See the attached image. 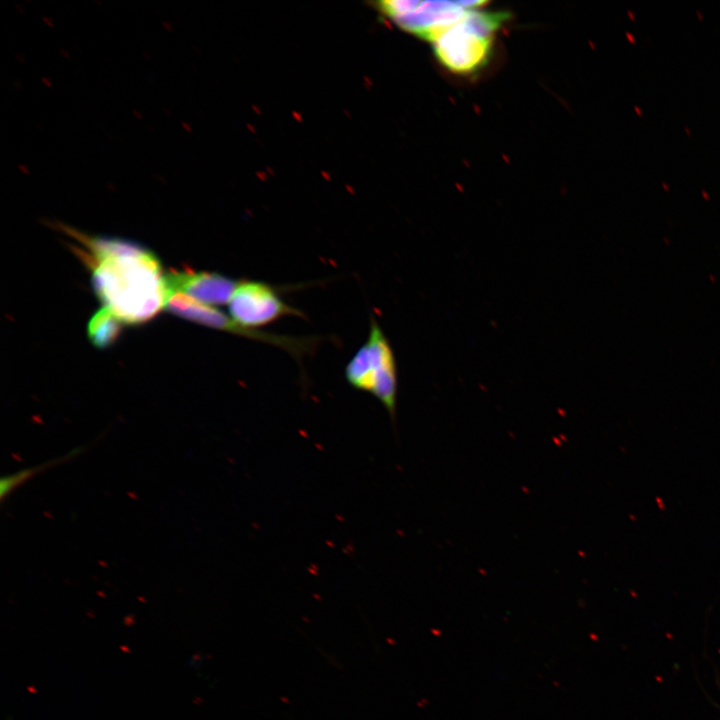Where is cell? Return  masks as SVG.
Returning <instances> with one entry per match:
<instances>
[{"instance_id":"cell-9","label":"cell","mask_w":720,"mask_h":720,"mask_svg":"<svg viewBox=\"0 0 720 720\" xmlns=\"http://www.w3.org/2000/svg\"><path fill=\"white\" fill-rule=\"evenodd\" d=\"M82 450H83V447L75 448L72 451H70L69 453H67L61 457L51 459L49 461H46V462L38 464V465H34L32 467L24 468L22 470L16 471L12 474H9V475L1 478V482H0V498H1V500L3 501L15 489H17L19 486H21L23 483H25L29 479L33 478L37 474H39L42 471H45L57 464H62L63 462L70 460L74 456H77L79 453H81Z\"/></svg>"},{"instance_id":"cell-2","label":"cell","mask_w":720,"mask_h":720,"mask_svg":"<svg viewBox=\"0 0 720 720\" xmlns=\"http://www.w3.org/2000/svg\"><path fill=\"white\" fill-rule=\"evenodd\" d=\"M505 18L504 13L470 11L431 41L437 58L455 73L479 70L488 60L493 33Z\"/></svg>"},{"instance_id":"cell-4","label":"cell","mask_w":720,"mask_h":720,"mask_svg":"<svg viewBox=\"0 0 720 720\" xmlns=\"http://www.w3.org/2000/svg\"><path fill=\"white\" fill-rule=\"evenodd\" d=\"M165 308L170 313L200 325L276 346L298 359L318 344V339L314 337H293L246 329L220 310L180 292L169 293Z\"/></svg>"},{"instance_id":"cell-5","label":"cell","mask_w":720,"mask_h":720,"mask_svg":"<svg viewBox=\"0 0 720 720\" xmlns=\"http://www.w3.org/2000/svg\"><path fill=\"white\" fill-rule=\"evenodd\" d=\"M482 1H385L383 13L403 29L432 41L441 31L460 21Z\"/></svg>"},{"instance_id":"cell-7","label":"cell","mask_w":720,"mask_h":720,"mask_svg":"<svg viewBox=\"0 0 720 720\" xmlns=\"http://www.w3.org/2000/svg\"><path fill=\"white\" fill-rule=\"evenodd\" d=\"M169 292L183 293L206 305H222L229 300L239 281L217 272L174 270L165 274Z\"/></svg>"},{"instance_id":"cell-8","label":"cell","mask_w":720,"mask_h":720,"mask_svg":"<svg viewBox=\"0 0 720 720\" xmlns=\"http://www.w3.org/2000/svg\"><path fill=\"white\" fill-rule=\"evenodd\" d=\"M121 323L109 308L102 307L89 320L88 338L94 346L107 348L118 339Z\"/></svg>"},{"instance_id":"cell-1","label":"cell","mask_w":720,"mask_h":720,"mask_svg":"<svg viewBox=\"0 0 720 720\" xmlns=\"http://www.w3.org/2000/svg\"><path fill=\"white\" fill-rule=\"evenodd\" d=\"M61 227L82 245L79 254L92 271L96 295L121 322L144 323L165 308L170 292L152 251L134 241Z\"/></svg>"},{"instance_id":"cell-6","label":"cell","mask_w":720,"mask_h":720,"mask_svg":"<svg viewBox=\"0 0 720 720\" xmlns=\"http://www.w3.org/2000/svg\"><path fill=\"white\" fill-rule=\"evenodd\" d=\"M230 317L246 329L256 330L284 316L304 317L302 311L288 305L267 283L239 281L229 303Z\"/></svg>"},{"instance_id":"cell-3","label":"cell","mask_w":720,"mask_h":720,"mask_svg":"<svg viewBox=\"0 0 720 720\" xmlns=\"http://www.w3.org/2000/svg\"><path fill=\"white\" fill-rule=\"evenodd\" d=\"M345 378L354 389L376 397L395 420L396 361L387 337L373 316L370 318L368 338L346 365Z\"/></svg>"}]
</instances>
